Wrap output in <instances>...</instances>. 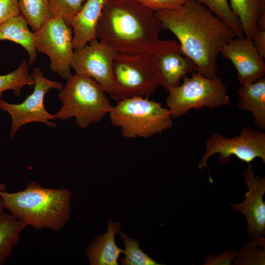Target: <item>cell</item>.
<instances>
[{
    "instance_id": "4316f807",
    "label": "cell",
    "mask_w": 265,
    "mask_h": 265,
    "mask_svg": "<svg viewBox=\"0 0 265 265\" xmlns=\"http://www.w3.org/2000/svg\"><path fill=\"white\" fill-rule=\"evenodd\" d=\"M145 7L155 12L177 8L185 0H136Z\"/></svg>"
},
{
    "instance_id": "83f0119b",
    "label": "cell",
    "mask_w": 265,
    "mask_h": 265,
    "mask_svg": "<svg viewBox=\"0 0 265 265\" xmlns=\"http://www.w3.org/2000/svg\"><path fill=\"white\" fill-rule=\"evenodd\" d=\"M20 14L18 0H0V25Z\"/></svg>"
},
{
    "instance_id": "5b68a950",
    "label": "cell",
    "mask_w": 265,
    "mask_h": 265,
    "mask_svg": "<svg viewBox=\"0 0 265 265\" xmlns=\"http://www.w3.org/2000/svg\"><path fill=\"white\" fill-rule=\"evenodd\" d=\"M111 124L128 138H148L171 129L173 118L167 108L148 98L133 97L118 101L108 114Z\"/></svg>"
},
{
    "instance_id": "d6a6232c",
    "label": "cell",
    "mask_w": 265,
    "mask_h": 265,
    "mask_svg": "<svg viewBox=\"0 0 265 265\" xmlns=\"http://www.w3.org/2000/svg\"><path fill=\"white\" fill-rule=\"evenodd\" d=\"M261 1L262 4L265 6V0H261Z\"/></svg>"
},
{
    "instance_id": "603a6c76",
    "label": "cell",
    "mask_w": 265,
    "mask_h": 265,
    "mask_svg": "<svg viewBox=\"0 0 265 265\" xmlns=\"http://www.w3.org/2000/svg\"><path fill=\"white\" fill-rule=\"evenodd\" d=\"M237 253L233 264L236 265H265V238L260 237L251 239Z\"/></svg>"
},
{
    "instance_id": "9a60e30c",
    "label": "cell",
    "mask_w": 265,
    "mask_h": 265,
    "mask_svg": "<svg viewBox=\"0 0 265 265\" xmlns=\"http://www.w3.org/2000/svg\"><path fill=\"white\" fill-rule=\"evenodd\" d=\"M109 0H86L72 20L74 50L81 48L97 38L96 28L104 8Z\"/></svg>"
},
{
    "instance_id": "484cf974",
    "label": "cell",
    "mask_w": 265,
    "mask_h": 265,
    "mask_svg": "<svg viewBox=\"0 0 265 265\" xmlns=\"http://www.w3.org/2000/svg\"><path fill=\"white\" fill-rule=\"evenodd\" d=\"M52 17L60 18L69 26L86 0H49Z\"/></svg>"
},
{
    "instance_id": "1f68e13d",
    "label": "cell",
    "mask_w": 265,
    "mask_h": 265,
    "mask_svg": "<svg viewBox=\"0 0 265 265\" xmlns=\"http://www.w3.org/2000/svg\"><path fill=\"white\" fill-rule=\"evenodd\" d=\"M4 209L3 207L2 202L1 199L0 198V214L4 212Z\"/></svg>"
},
{
    "instance_id": "f1b7e54d",
    "label": "cell",
    "mask_w": 265,
    "mask_h": 265,
    "mask_svg": "<svg viewBox=\"0 0 265 265\" xmlns=\"http://www.w3.org/2000/svg\"><path fill=\"white\" fill-rule=\"evenodd\" d=\"M237 250L235 249H230L220 255L215 256L210 253L206 259L203 265H230L237 255Z\"/></svg>"
},
{
    "instance_id": "44dd1931",
    "label": "cell",
    "mask_w": 265,
    "mask_h": 265,
    "mask_svg": "<svg viewBox=\"0 0 265 265\" xmlns=\"http://www.w3.org/2000/svg\"><path fill=\"white\" fill-rule=\"evenodd\" d=\"M20 14L35 32L52 18L49 0H18Z\"/></svg>"
},
{
    "instance_id": "d6986e66",
    "label": "cell",
    "mask_w": 265,
    "mask_h": 265,
    "mask_svg": "<svg viewBox=\"0 0 265 265\" xmlns=\"http://www.w3.org/2000/svg\"><path fill=\"white\" fill-rule=\"evenodd\" d=\"M26 227L10 213L0 214V265L9 258Z\"/></svg>"
},
{
    "instance_id": "ffe728a7",
    "label": "cell",
    "mask_w": 265,
    "mask_h": 265,
    "mask_svg": "<svg viewBox=\"0 0 265 265\" xmlns=\"http://www.w3.org/2000/svg\"><path fill=\"white\" fill-rule=\"evenodd\" d=\"M230 6L242 25L245 37L252 39L261 12L265 10L261 0H230Z\"/></svg>"
},
{
    "instance_id": "7402d4cb",
    "label": "cell",
    "mask_w": 265,
    "mask_h": 265,
    "mask_svg": "<svg viewBox=\"0 0 265 265\" xmlns=\"http://www.w3.org/2000/svg\"><path fill=\"white\" fill-rule=\"evenodd\" d=\"M34 84V80L28 74V64L23 60L14 71L0 76V100L6 90H12L16 95H20L24 86Z\"/></svg>"
},
{
    "instance_id": "5bb4252c",
    "label": "cell",
    "mask_w": 265,
    "mask_h": 265,
    "mask_svg": "<svg viewBox=\"0 0 265 265\" xmlns=\"http://www.w3.org/2000/svg\"><path fill=\"white\" fill-rule=\"evenodd\" d=\"M220 53L234 66L241 85L254 82L264 77V58L259 53L252 39L235 37L222 47Z\"/></svg>"
},
{
    "instance_id": "e0dca14e",
    "label": "cell",
    "mask_w": 265,
    "mask_h": 265,
    "mask_svg": "<svg viewBox=\"0 0 265 265\" xmlns=\"http://www.w3.org/2000/svg\"><path fill=\"white\" fill-rule=\"evenodd\" d=\"M238 107L253 114L254 123L259 130L265 129V78L241 85L238 91Z\"/></svg>"
},
{
    "instance_id": "ba28073f",
    "label": "cell",
    "mask_w": 265,
    "mask_h": 265,
    "mask_svg": "<svg viewBox=\"0 0 265 265\" xmlns=\"http://www.w3.org/2000/svg\"><path fill=\"white\" fill-rule=\"evenodd\" d=\"M219 154V160L226 164L231 156L251 165L256 158L265 163V133L260 130L242 127L238 135L227 138L220 134L213 133L206 143L205 153L198 164L199 169L207 167L210 157Z\"/></svg>"
},
{
    "instance_id": "6da1fadb",
    "label": "cell",
    "mask_w": 265,
    "mask_h": 265,
    "mask_svg": "<svg viewBox=\"0 0 265 265\" xmlns=\"http://www.w3.org/2000/svg\"><path fill=\"white\" fill-rule=\"evenodd\" d=\"M155 15L162 29L177 37L182 54L192 61L195 72L207 78L217 76L220 50L237 37L228 25L195 0H185L179 7L156 11Z\"/></svg>"
},
{
    "instance_id": "4dcf8cb0",
    "label": "cell",
    "mask_w": 265,
    "mask_h": 265,
    "mask_svg": "<svg viewBox=\"0 0 265 265\" xmlns=\"http://www.w3.org/2000/svg\"><path fill=\"white\" fill-rule=\"evenodd\" d=\"M7 189V186L4 183H0V192L6 191Z\"/></svg>"
},
{
    "instance_id": "52a82bcc",
    "label": "cell",
    "mask_w": 265,
    "mask_h": 265,
    "mask_svg": "<svg viewBox=\"0 0 265 265\" xmlns=\"http://www.w3.org/2000/svg\"><path fill=\"white\" fill-rule=\"evenodd\" d=\"M182 79V84L167 91L166 102L173 119L186 115L192 109L230 105L226 86L220 77L207 78L194 71Z\"/></svg>"
},
{
    "instance_id": "30bf717a",
    "label": "cell",
    "mask_w": 265,
    "mask_h": 265,
    "mask_svg": "<svg viewBox=\"0 0 265 265\" xmlns=\"http://www.w3.org/2000/svg\"><path fill=\"white\" fill-rule=\"evenodd\" d=\"M30 76L35 80L34 89L22 103L12 104L0 100V109L8 112L11 117L10 137L14 136L20 127L29 123L42 122L52 128L57 127L56 123L51 121L55 119L54 115L46 110L44 100L49 90H60L63 85L45 78L39 68H35Z\"/></svg>"
},
{
    "instance_id": "9c48e42d",
    "label": "cell",
    "mask_w": 265,
    "mask_h": 265,
    "mask_svg": "<svg viewBox=\"0 0 265 265\" xmlns=\"http://www.w3.org/2000/svg\"><path fill=\"white\" fill-rule=\"evenodd\" d=\"M34 40L37 52L49 57L54 73L66 79L72 75L71 63L75 50L72 26L53 17L34 32Z\"/></svg>"
},
{
    "instance_id": "ac0fdd59",
    "label": "cell",
    "mask_w": 265,
    "mask_h": 265,
    "mask_svg": "<svg viewBox=\"0 0 265 265\" xmlns=\"http://www.w3.org/2000/svg\"><path fill=\"white\" fill-rule=\"evenodd\" d=\"M25 19L21 15L11 17L0 25V41L9 40L19 44L28 53V65H32L37 58L34 32L31 31Z\"/></svg>"
},
{
    "instance_id": "7a4b0ae2",
    "label": "cell",
    "mask_w": 265,
    "mask_h": 265,
    "mask_svg": "<svg viewBox=\"0 0 265 265\" xmlns=\"http://www.w3.org/2000/svg\"><path fill=\"white\" fill-rule=\"evenodd\" d=\"M162 25L155 12L136 0H109L96 28V37L118 53H145L160 40Z\"/></svg>"
},
{
    "instance_id": "f546056e",
    "label": "cell",
    "mask_w": 265,
    "mask_h": 265,
    "mask_svg": "<svg viewBox=\"0 0 265 265\" xmlns=\"http://www.w3.org/2000/svg\"><path fill=\"white\" fill-rule=\"evenodd\" d=\"M252 40L259 53L263 58L265 57V31L259 30L257 28L254 31Z\"/></svg>"
},
{
    "instance_id": "8fae6325",
    "label": "cell",
    "mask_w": 265,
    "mask_h": 265,
    "mask_svg": "<svg viewBox=\"0 0 265 265\" xmlns=\"http://www.w3.org/2000/svg\"><path fill=\"white\" fill-rule=\"evenodd\" d=\"M118 53L97 38L75 50L71 67L76 73L96 80L110 95L113 86V62Z\"/></svg>"
},
{
    "instance_id": "8992f818",
    "label": "cell",
    "mask_w": 265,
    "mask_h": 265,
    "mask_svg": "<svg viewBox=\"0 0 265 265\" xmlns=\"http://www.w3.org/2000/svg\"><path fill=\"white\" fill-rule=\"evenodd\" d=\"M113 89L116 102L133 97L148 98L162 83L156 64L147 52L118 53L113 62Z\"/></svg>"
},
{
    "instance_id": "2e32d148",
    "label": "cell",
    "mask_w": 265,
    "mask_h": 265,
    "mask_svg": "<svg viewBox=\"0 0 265 265\" xmlns=\"http://www.w3.org/2000/svg\"><path fill=\"white\" fill-rule=\"evenodd\" d=\"M119 222L109 220L106 233L96 237L87 248L85 254L90 265H117L123 250L115 242V235L120 231Z\"/></svg>"
},
{
    "instance_id": "277c9868",
    "label": "cell",
    "mask_w": 265,
    "mask_h": 265,
    "mask_svg": "<svg viewBox=\"0 0 265 265\" xmlns=\"http://www.w3.org/2000/svg\"><path fill=\"white\" fill-rule=\"evenodd\" d=\"M102 87L91 78L76 73L68 79L58 97L62 106L54 115L60 120L75 117L77 125L85 129L101 121L112 105Z\"/></svg>"
},
{
    "instance_id": "d4e9b609",
    "label": "cell",
    "mask_w": 265,
    "mask_h": 265,
    "mask_svg": "<svg viewBox=\"0 0 265 265\" xmlns=\"http://www.w3.org/2000/svg\"><path fill=\"white\" fill-rule=\"evenodd\" d=\"M119 233L124 241L126 249L123 253L126 257L120 260L123 265H160L143 252L139 247L137 240L130 238L127 234Z\"/></svg>"
},
{
    "instance_id": "7c38bea8",
    "label": "cell",
    "mask_w": 265,
    "mask_h": 265,
    "mask_svg": "<svg viewBox=\"0 0 265 265\" xmlns=\"http://www.w3.org/2000/svg\"><path fill=\"white\" fill-rule=\"evenodd\" d=\"M157 67L162 86L167 91L181 84V80L196 71L191 60L184 55L179 42L175 40H160L146 52Z\"/></svg>"
},
{
    "instance_id": "3957f363",
    "label": "cell",
    "mask_w": 265,
    "mask_h": 265,
    "mask_svg": "<svg viewBox=\"0 0 265 265\" xmlns=\"http://www.w3.org/2000/svg\"><path fill=\"white\" fill-rule=\"evenodd\" d=\"M71 192L65 188L44 187L31 182L15 192H0L3 207L26 226L60 231L71 215Z\"/></svg>"
},
{
    "instance_id": "4fadbf2b",
    "label": "cell",
    "mask_w": 265,
    "mask_h": 265,
    "mask_svg": "<svg viewBox=\"0 0 265 265\" xmlns=\"http://www.w3.org/2000/svg\"><path fill=\"white\" fill-rule=\"evenodd\" d=\"M243 180L248 188L244 200L240 203H231L235 211L246 219L247 234L250 239L265 236V177L259 179L248 165L243 171Z\"/></svg>"
},
{
    "instance_id": "cb8c5ba5",
    "label": "cell",
    "mask_w": 265,
    "mask_h": 265,
    "mask_svg": "<svg viewBox=\"0 0 265 265\" xmlns=\"http://www.w3.org/2000/svg\"><path fill=\"white\" fill-rule=\"evenodd\" d=\"M202 4L228 25L237 37H243L244 31L240 21L234 13L228 0H195Z\"/></svg>"
}]
</instances>
